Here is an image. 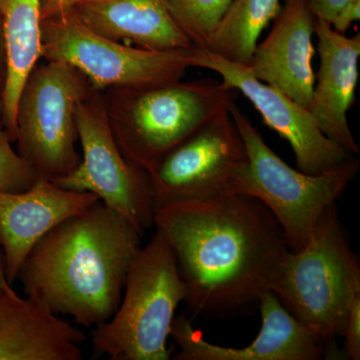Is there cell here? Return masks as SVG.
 <instances>
[{"label": "cell", "instance_id": "15", "mask_svg": "<svg viewBox=\"0 0 360 360\" xmlns=\"http://www.w3.org/2000/svg\"><path fill=\"white\" fill-rule=\"evenodd\" d=\"M314 34L321 65L307 110L322 134L350 155H359V146L350 130L347 115L355 103L359 82L360 34L347 37L316 18Z\"/></svg>", "mask_w": 360, "mask_h": 360}, {"label": "cell", "instance_id": "27", "mask_svg": "<svg viewBox=\"0 0 360 360\" xmlns=\"http://www.w3.org/2000/svg\"><path fill=\"white\" fill-rule=\"evenodd\" d=\"M13 286V284L8 283L6 276V258H4V250L0 245V290L8 288Z\"/></svg>", "mask_w": 360, "mask_h": 360}, {"label": "cell", "instance_id": "17", "mask_svg": "<svg viewBox=\"0 0 360 360\" xmlns=\"http://www.w3.org/2000/svg\"><path fill=\"white\" fill-rule=\"evenodd\" d=\"M89 30L149 51L193 46L176 25L167 0H79L70 9Z\"/></svg>", "mask_w": 360, "mask_h": 360}, {"label": "cell", "instance_id": "13", "mask_svg": "<svg viewBox=\"0 0 360 360\" xmlns=\"http://www.w3.org/2000/svg\"><path fill=\"white\" fill-rule=\"evenodd\" d=\"M314 20L309 0H284L269 34L258 42L246 66L253 77L304 108L311 101L315 82Z\"/></svg>", "mask_w": 360, "mask_h": 360}, {"label": "cell", "instance_id": "21", "mask_svg": "<svg viewBox=\"0 0 360 360\" xmlns=\"http://www.w3.org/2000/svg\"><path fill=\"white\" fill-rule=\"evenodd\" d=\"M13 143L2 127L0 105V191L21 193L30 189L39 176L13 148Z\"/></svg>", "mask_w": 360, "mask_h": 360}, {"label": "cell", "instance_id": "6", "mask_svg": "<svg viewBox=\"0 0 360 360\" xmlns=\"http://www.w3.org/2000/svg\"><path fill=\"white\" fill-rule=\"evenodd\" d=\"M229 113L248 158L236 193L264 203L281 227L290 250H300L309 240L323 213L335 205L355 179L360 161L350 156L322 174H304L274 153L236 103Z\"/></svg>", "mask_w": 360, "mask_h": 360}, {"label": "cell", "instance_id": "3", "mask_svg": "<svg viewBox=\"0 0 360 360\" xmlns=\"http://www.w3.org/2000/svg\"><path fill=\"white\" fill-rule=\"evenodd\" d=\"M236 96V89L213 79L103 91L118 148L148 174L172 149L229 110Z\"/></svg>", "mask_w": 360, "mask_h": 360}, {"label": "cell", "instance_id": "23", "mask_svg": "<svg viewBox=\"0 0 360 360\" xmlns=\"http://www.w3.org/2000/svg\"><path fill=\"white\" fill-rule=\"evenodd\" d=\"M354 0H309L310 9L315 18L330 25L343 7Z\"/></svg>", "mask_w": 360, "mask_h": 360}, {"label": "cell", "instance_id": "10", "mask_svg": "<svg viewBox=\"0 0 360 360\" xmlns=\"http://www.w3.org/2000/svg\"><path fill=\"white\" fill-rule=\"evenodd\" d=\"M248 165L243 139L229 110L224 111L172 149L149 174L155 208L236 193Z\"/></svg>", "mask_w": 360, "mask_h": 360}, {"label": "cell", "instance_id": "5", "mask_svg": "<svg viewBox=\"0 0 360 360\" xmlns=\"http://www.w3.org/2000/svg\"><path fill=\"white\" fill-rule=\"evenodd\" d=\"M270 290L326 340L341 336L350 304L360 295V266L335 205L323 213L307 245L286 252Z\"/></svg>", "mask_w": 360, "mask_h": 360}, {"label": "cell", "instance_id": "9", "mask_svg": "<svg viewBox=\"0 0 360 360\" xmlns=\"http://www.w3.org/2000/svg\"><path fill=\"white\" fill-rule=\"evenodd\" d=\"M75 122L82 161L54 184L94 194L143 236L153 226L155 210L150 177L129 162L118 148L106 115L103 91L90 89L77 104Z\"/></svg>", "mask_w": 360, "mask_h": 360}, {"label": "cell", "instance_id": "2", "mask_svg": "<svg viewBox=\"0 0 360 360\" xmlns=\"http://www.w3.org/2000/svg\"><path fill=\"white\" fill-rule=\"evenodd\" d=\"M142 234L97 201L40 239L18 279L27 296L78 326L96 328L115 314Z\"/></svg>", "mask_w": 360, "mask_h": 360}, {"label": "cell", "instance_id": "20", "mask_svg": "<svg viewBox=\"0 0 360 360\" xmlns=\"http://www.w3.org/2000/svg\"><path fill=\"white\" fill-rule=\"evenodd\" d=\"M233 0H167L168 9L194 46L206 49Z\"/></svg>", "mask_w": 360, "mask_h": 360}, {"label": "cell", "instance_id": "19", "mask_svg": "<svg viewBox=\"0 0 360 360\" xmlns=\"http://www.w3.org/2000/svg\"><path fill=\"white\" fill-rule=\"evenodd\" d=\"M281 9V0H233L206 49L248 66L260 35Z\"/></svg>", "mask_w": 360, "mask_h": 360}, {"label": "cell", "instance_id": "25", "mask_svg": "<svg viewBox=\"0 0 360 360\" xmlns=\"http://www.w3.org/2000/svg\"><path fill=\"white\" fill-rule=\"evenodd\" d=\"M79 0H41V20L70 11Z\"/></svg>", "mask_w": 360, "mask_h": 360}, {"label": "cell", "instance_id": "7", "mask_svg": "<svg viewBox=\"0 0 360 360\" xmlns=\"http://www.w3.org/2000/svg\"><path fill=\"white\" fill-rule=\"evenodd\" d=\"M92 87L72 66L37 63L26 78L16 110L18 153L41 179L68 176L82 161L75 112Z\"/></svg>", "mask_w": 360, "mask_h": 360}, {"label": "cell", "instance_id": "22", "mask_svg": "<svg viewBox=\"0 0 360 360\" xmlns=\"http://www.w3.org/2000/svg\"><path fill=\"white\" fill-rule=\"evenodd\" d=\"M341 336L345 338V354L348 359H360V295L352 300L348 309Z\"/></svg>", "mask_w": 360, "mask_h": 360}, {"label": "cell", "instance_id": "4", "mask_svg": "<svg viewBox=\"0 0 360 360\" xmlns=\"http://www.w3.org/2000/svg\"><path fill=\"white\" fill-rule=\"evenodd\" d=\"M186 297L174 251L158 229L137 251L115 314L92 330L97 355L111 360H167L175 311Z\"/></svg>", "mask_w": 360, "mask_h": 360}, {"label": "cell", "instance_id": "11", "mask_svg": "<svg viewBox=\"0 0 360 360\" xmlns=\"http://www.w3.org/2000/svg\"><path fill=\"white\" fill-rule=\"evenodd\" d=\"M187 63L191 68L219 73L222 84L241 92L260 113L264 124L290 144L300 172L322 174L354 156L322 134L307 108L253 77L246 65L226 60L194 45L188 49Z\"/></svg>", "mask_w": 360, "mask_h": 360}, {"label": "cell", "instance_id": "8", "mask_svg": "<svg viewBox=\"0 0 360 360\" xmlns=\"http://www.w3.org/2000/svg\"><path fill=\"white\" fill-rule=\"evenodd\" d=\"M187 51H149L115 41L92 32L71 11L40 23L41 59L68 63L99 91L180 82L191 68Z\"/></svg>", "mask_w": 360, "mask_h": 360}, {"label": "cell", "instance_id": "12", "mask_svg": "<svg viewBox=\"0 0 360 360\" xmlns=\"http://www.w3.org/2000/svg\"><path fill=\"white\" fill-rule=\"evenodd\" d=\"M262 326L243 348L219 347L205 340L186 314L175 316L170 336L179 347L175 360H316L326 356L329 340L304 326L271 290L260 295Z\"/></svg>", "mask_w": 360, "mask_h": 360}, {"label": "cell", "instance_id": "14", "mask_svg": "<svg viewBox=\"0 0 360 360\" xmlns=\"http://www.w3.org/2000/svg\"><path fill=\"white\" fill-rule=\"evenodd\" d=\"M97 201L94 194L63 188L41 177L27 191H0V245L8 283L18 281L21 265L45 234Z\"/></svg>", "mask_w": 360, "mask_h": 360}, {"label": "cell", "instance_id": "18", "mask_svg": "<svg viewBox=\"0 0 360 360\" xmlns=\"http://www.w3.org/2000/svg\"><path fill=\"white\" fill-rule=\"evenodd\" d=\"M41 0H0L7 75L1 98V124L15 142L16 110L21 89L40 56Z\"/></svg>", "mask_w": 360, "mask_h": 360}, {"label": "cell", "instance_id": "1", "mask_svg": "<svg viewBox=\"0 0 360 360\" xmlns=\"http://www.w3.org/2000/svg\"><path fill=\"white\" fill-rule=\"evenodd\" d=\"M153 226L174 251L187 311L203 319L258 307L290 250L269 208L245 194L158 206Z\"/></svg>", "mask_w": 360, "mask_h": 360}, {"label": "cell", "instance_id": "16", "mask_svg": "<svg viewBox=\"0 0 360 360\" xmlns=\"http://www.w3.org/2000/svg\"><path fill=\"white\" fill-rule=\"evenodd\" d=\"M84 333L37 298L0 290V360H82Z\"/></svg>", "mask_w": 360, "mask_h": 360}, {"label": "cell", "instance_id": "24", "mask_svg": "<svg viewBox=\"0 0 360 360\" xmlns=\"http://www.w3.org/2000/svg\"><path fill=\"white\" fill-rule=\"evenodd\" d=\"M360 0H354L343 7L330 23L338 32L345 33L355 21L359 20Z\"/></svg>", "mask_w": 360, "mask_h": 360}, {"label": "cell", "instance_id": "26", "mask_svg": "<svg viewBox=\"0 0 360 360\" xmlns=\"http://www.w3.org/2000/svg\"><path fill=\"white\" fill-rule=\"evenodd\" d=\"M7 75L6 51L4 44V30L0 20V105H1L2 94L6 87Z\"/></svg>", "mask_w": 360, "mask_h": 360}]
</instances>
